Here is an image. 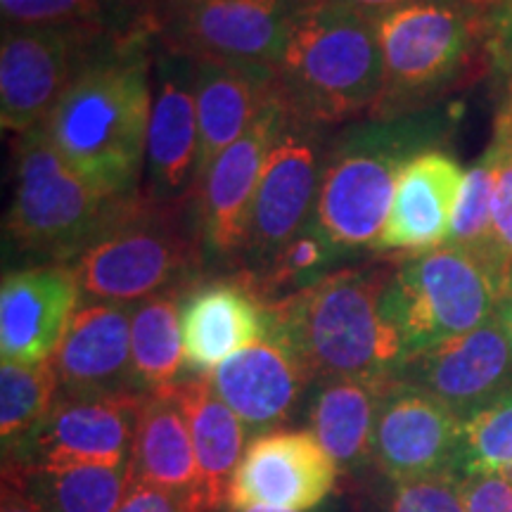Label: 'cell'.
<instances>
[{
  "instance_id": "6da1fadb",
  "label": "cell",
  "mask_w": 512,
  "mask_h": 512,
  "mask_svg": "<svg viewBox=\"0 0 512 512\" xmlns=\"http://www.w3.org/2000/svg\"><path fill=\"white\" fill-rule=\"evenodd\" d=\"M155 50L150 31L110 36L43 124L64 162L112 200L143 188Z\"/></svg>"
},
{
  "instance_id": "7a4b0ae2",
  "label": "cell",
  "mask_w": 512,
  "mask_h": 512,
  "mask_svg": "<svg viewBox=\"0 0 512 512\" xmlns=\"http://www.w3.org/2000/svg\"><path fill=\"white\" fill-rule=\"evenodd\" d=\"M401 254L344 264L306 290L268 306V325L297 351L313 382L396 377L406 347L389 306Z\"/></svg>"
},
{
  "instance_id": "3957f363",
  "label": "cell",
  "mask_w": 512,
  "mask_h": 512,
  "mask_svg": "<svg viewBox=\"0 0 512 512\" xmlns=\"http://www.w3.org/2000/svg\"><path fill=\"white\" fill-rule=\"evenodd\" d=\"M382 88L373 19L330 0H302L278 64L287 114L330 133L373 117Z\"/></svg>"
},
{
  "instance_id": "277c9868",
  "label": "cell",
  "mask_w": 512,
  "mask_h": 512,
  "mask_svg": "<svg viewBox=\"0 0 512 512\" xmlns=\"http://www.w3.org/2000/svg\"><path fill=\"white\" fill-rule=\"evenodd\" d=\"M69 268L81 297L102 304L131 306L200 283L207 254L195 197L162 202L143 188L124 197Z\"/></svg>"
},
{
  "instance_id": "5b68a950",
  "label": "cell",
  "mask_w": 512,
  "mask_h": 512,
  "mask_svg": "<svg viewBox=\"0 0 512 512\" xmlns=\"http://www.w3.org/2000/svg\"><path fill=\"white\" fill-rule=\"evenodd\" d=\"M491 8L472 0H418L375 17L384 88L370 119L434 110L494 64Z\"/></svg>"
},
{
  "instance_id": "8992f818",
  "label": "cell",
  "mask_w": 512,
  "mask_h": 512,
  "mask_svg": "<svg viewBox=\"0 0 512 512\" xmlns=\"http://www.w3.org/2000/svg\"><path fill=\"white\" fill-rule=\"evenodd\" d=\"M448 126L437 110L363 119L328 140L313 221L344 252H373L403 166L432 150Z\"/></svg>"
},
{
  "instance_id": "52a82bcc",
  "label": "cell",
  "mask_w": 512,
  "mask_h": 512,
  "mask_svg": "<svg viewBox=\"0 0 512 512\" xmlns=\"http://www.w3.org/2000/svg\"><path fill=\"white\" fill-rule=\"evenodd\" d=\"M119 200L93 190L64 162L46 128L36 126L15 145V192L5 216V240L38 264L69 266Z\"/></svg>"
},
{
  "instance_id": "ba28073f",
  "label": "cell",
  "mask_w": 512,
  "mask_h": 512,
  "mask_svg": "<svg viewBox=\"0 0 512 512\" xmlns=\"http://www.w3.org/2000/svg\"><path fill=\"white\" fill-rule=\"evenodd\" d=\"M508 294V287L482 261L453 245L399 256L389 306L406 361L484 325Z\"/></svg>"
},
{
  "instance_id": "9c48e42d",
  "label": "cell",
  "mask_w": 512,
  "mask_h": 512,
  "mask_svg": "<svg viewBox=\"0 0 512 512\" xmlns=\"http://www.w3.org/2000/svg\"><path fill=\"white\" fill-rule=\"evenodd\" d=\"M302 0H152L159 46L278 72Z\"/></svg>"
},
{
  "instance_id": "30bf717a",
  "label": "cell",
  "mask_w": 512,
  "mask_h": 512,
  "mask_svg": "<svg viewBox=\"0 0 512 512\" xmlns=\"http://www.w3.org/2000/svg\"><path fill=\"white\" fill-rule=\"evenodd\" d=\"M112 34L83 24H3L0 121L22 133L46 124L102 43Z\"/></svg>"
},
{
  "instance_id": "8fae6325",
  "label": "cell",
  "mask_w": 512,
  "mask_h": 512,
  "mask_svg": "<svg viewBox=\"0 0 512 512\" xmlns=\"http://www.w3.org/2000/svg\"><path fill=\"white\" fill-rule=\"evenodd\" d=\"M287 112V110H285ZM330 133L285 114L249 216L238 275L261 271L313 219Z\"/></svg>"
},
{
  "instance_id": "7c38bea8",
  "label": "cell",
  "mask_w": 512,
  "mask_h": 512,
  "mask_svg": "<svg viewBox=\"0 0 512 512\" xmlns=\"http://www.w3.org/2000/svg\"><path fill=\"white\" fill-rule=\"evenodd\" d=\"M285 114L278 93L245 136L235 140L209 166L195 192L207 268H214V275L238 271L256 188L264 174L268 152L285 124Z\"/></svg>"
},
{
  "instance_id": "4fadbf2b",
  "label": "cell",
  "mask_w": 512,
  "mask_h": 512,
  "mask_svg": "<svg viewBox=\"0 0 512 512\" xmlns=\"http://www.w3.org/2000/svg\"><path fill=\"white\" fill-rule=\"evenodd\" d=\"M337 465L311 430L256 434L242 453L228 486L226 508L311 512L337 484Z\"/></svg>"
},
{
  "instance_id": "5bb4252c",
  "label": "cell",
  "mask_w": 512,
  "mask_h": 512,
  "mask_svg": "<svg viewBox=\"0 0 512 512\" xmlns=\"http://www.w3.org/2000/svg\"><path fill=\"white\" fill-rule=\"evenodd\" d=\"M143 392H83L55 399L17 460L27 467L131 465Z\"/></svg>"
},
{
  "instance_id": "9a60e30c",
  "label": "cell",
  "mask_w": 512,
  "mask_h": 512,
  "mask_svg": "<svg viewBox=\"0 0 512 512\" xmlns=\"http://www.w3.org/2000/svg\"><path fill=\"white\" fill-rule=\"evenodd\" d=\"M152 88L143 192L162 202L195 197L200 150L195 60L157 43Z\"/></svg>"
},
{
  "instance_id": "2e32d148",
  "label": "cell",
  "mask_w": 512,
  "mask_h": 512,
  "mask_svg": "<svg viewBox=\"0 0 512 512\" xmlns=\"http://www.w3.org/2000/svg\"><path fill=\"white\" fill-rule=\"evenodd\" d=\"M463 418L430 392L394 380L377 415L373 463L392 482L453 472Z\"/></svg>"
},
{
  "instance_id": "e0dca14e",
  "label": "cell",
  "mask_w": 512,
  "mask_h": 512,
  "mask_svg": "<svg viewBox=\"0 0 512 512\" xmlns=\"http://www.w3.org/2000/svg\"><path fill=\"white\" fill-rule=\"evenodd\" d=\"M396 380L430 392L458 418H470L512 387V347L501 320L494 316L467 335L408 358Z\"/></svg>"
},
{
  "instance_id": "ac0fdd59",
  "label": "cell",
  "mask_w": 512,
  "mask_h": 512,
  "mask_svg": "<svg viewBox=\"0 0 512 512\" xmlns=\"http://www.w3.org/2000/svg\"><path fill=\"white\" fill-rule=\"evenodd\" d=\"M79 285L64 264H34L3 275L0 354L12 363H46L55 356L79 309Z\"/></svg>"
},
{
  "instance_id": "d6986e66",
  "label": "cell",
  "mask_w": 512,
  "mask_h": 512,
  "mask_svg": "<svg viewBox=\"0 0 512 512\" xmlns=\"http://www.w3.org/2000/svg\"><path fill=\"white\" fill-rule=\"evenodd\" d=\"M467 171L446 150L432 147L403 166L387 221L373 254H425L444 247Z\"/></svg>"
},
{
  "instance_id": "ffe728a7",
  "label": "cell",
  "mask_w": 512,
  "mask_h": 512,
  "mask_svg": "<svg viewBox=\"0 0 512 512\" xmlns=\"http://www.w3.org/2000/svg\"><path fill=\"white\" fill-rule=\"evenodd\" d=\"M209 380L249 434L275 430L313 384L302 358L271 325L261 342L223 361Z\"/></svg>"
},
{
  "instance_id": "44dd1931",
  "label": "cell",
  "mask_w": 512,
  "mask_h": 512,
  "mask_svg": "<svg viewBox=\"0 0 512 512\" xmlns=\"http://www.w3.org/2000/svg\"><path fill=\"white\" fill-rule=\"evenodd\" d=\"M181 332L185 366L209 375L268 335V306L238 275H209L185 292Z\"/></svg>"
},
{
  "instance_id": "7402d4cb",
  "label": "cell",
  "mask_w": 512,
  "mask_h": 512,
  "mask_svg": "<svg viewBox=\"0 0 512 512\" xmlns=\"http://www.w3.org/2000/svg\"><path fill=\"white\" fill-rule=\"evenodd\" d=\"M131 306L81 304L50 358L64 394L138 392L131 358Z\"/></svg>"
},
{
  "instance_id": "603a6c76",
  "label": "cell",
  "mask_w": 512,
  "mask_h": 512,
  "mask_svg": "<svg viewBox=\"0 0 512 512\" xmlns=\"http://www.w3.org/2000/svg\"><path fill=\"white\" fill-rule=\"evenodd\" d=\"M278 95V72L216 60H195V100L200 150L195 192L209 166L252 128Z\"/></svg>"
},
{
  "instance_id": "cb8c5ba5",
  "label": "cell",
  "mask_w": 512,
  "mask_h": 512,
  "mask_svg": "<svg viewBox=\"0 0 512 512\" xmlns=\"http://www.w3.org/2000/svg\"><path fill=\"white\" fill-rule=\"evenodd\" d=\"M394 380L396 377H332L313 382L311 432L335 460L339 472H351L373 460L377 415Z\"/></svg>"
},
{
  "instance_id": "d4e9b609",
  "label": "cell",
  "mask_w": 512,
  "mask_h": 512,
  "mask_svg": "<svg viewBox=\"0 0 512 512\" xmlns=\"http://www.w3.org/2000/svg\"><path fill=\"white\" fill-rule=\"evenodd\" d=\"M181 403L197 467H200V491L209 512H221L228 501V486L242 453L247 448V427L228 403L216 394L209 375L183 377L174 384Z\"/></svg>"
},
{
  "instance_id": "484cf974",
  "label": "cell",
  "mask_w": 512,
  "mask_h": 512,
  "mask_svg": "<svg viewBox=\"0 0 512 512\" xmlns=\"http://www.w3.org/2000/svg\"><path fill=\"white\" fill-rule=\"evenodd\" d=\"M131 472L133 479L143 484L200 489L195 446L174 387L143 396L131 451Z\"/></svg>"
},
{
  "instance_id": "4316f807",
  "label": "cell",
  "mask_w": 512,
  "mask_h": 512,
  "mask_svg": "<svg viewBox=\"0 0 512 512\" xmlns=\"http://www.w3.org/2000/svg\"><path fill=\"white\" fill-rule=\"evenodd\" d=\"M192 285L171 287L131 311L133 382L138 392H157L183 380L185 351L181 332V304Z\"/></svg>"
},
{
  "instance_id": "83f0119b",
  "label": "cell",
  "mask_w": 512,
  "mask_h": 512,
  "mask_svg": "<svg viewBox=\"0 0 512 512\" xmlns=\"http://www.w3.org/2000/svg\"><path fill=\"white\" fill-rule=\"evenodd\" d=\"M12 465L46 512H117L136 484L131 465Z\"/></svg>"
},
{
  "instance_id": "f1b7e54d",
  "label": "cell",
  "mask_w": 512,
  "mask_h": 512,
  "mask_svg": "<svg viewBox=\"0 0 512 512\" xmlns=\"http://www.w3.org/2000/svg\"><path fill=\"white\" fill-rule=\"evenodd\" d=\"M349 256L311 219L261 271L254 275H233L245 280L261 302L273 304L318 283L320 278L344 266V259Z\"/></svg>"
},
{
  "instance_id": "f546056e",
  "label": "cell",
  "mask_w": 512,
  "mask_h": 512,
  "mask_svg": "<svg viewBox=\"0 0 512 512\" xmlns=\"http://www.w3.org/2000/svg\"><path fill=\"white\" fill-rule=\"evenodd\" d=\"M60 384L53 363H12L0 366V441L3 456L17 460L48 413L53 411Z\"/></svg>"
},
{
  "instance_id": "4dcf8cb0",
  "label": "cell",
  "mask_w": 512,
  "mask_h": 512,
  "mask_svg": "<svg viewBox=\"0 0 512 512\" xmlns=\"http://www.w3.org/2000/svg\"><path fill=\"white\" fill-rule=\"evenodd\" d=\"M446 245H453L475 256L508 287V271L503 268L496 252L494 174H491V162L486 152H482L477 162H472L470 169H467L456 219H453L451 238H448Z\"/></svg>"
},
{
  "instance_id": "1f68e13d",
  "label": "cell",
  "mask_w": 512,
  "mask_h": 512,
  "mask_svg": "<svg viewBox=\"0 0 512 512\" xmlns=\"http://www.w3.org/2000/svg\"><path fill=\"white\" fill-rule=\"evenodd\" d=\"M453 472H512V387L463 420Z\"/></svg>"
},
{
  "instance_id": "d6a6232c",
  "label": "cell",
  "mask_w": 512,
  "mask_h": 512,
  "mask_svg": "<svg viewBox=\"0 0 512 512\" xmlns=\"http://www.w3.org/2000/svg\"><path fill=\"white\" fill-rule=\"evenodd\" d=\"M486 157L494 174V233L496 252L505 271L512 268V69L505 79L501 100H498L494 133L486 147Z\"/></svg>"
},
{
  "instance_id": "836d02e7",
  "label": "cell",
  "mask_w": 512,
  "mask_h": 512,
  "mask_svg": "<svg viewBox=\"0 0 512 512\" xmlns=\"http://www.w3.org/2000/svg\"><path fill=\"white\" fill-rule=\"evenodd\" d=\"M387 512H467L456 472L396 482Z\"/></svg>"
},
{
  "instance_id": "e575fe53",
  "label": "cell",
  "mask_w": 512,
  "mask_h": 512,
  "mask_svg": "<svg viewBox=\"0 0 512 512\" xmlns=\"http://www.w3.org/2000/svg\"><path fill=\"white\" fill-rule=\"evenodd\" d=\"M117 512H209L200 489H166L136 482Z\"/></svg>"
},
{
  "instance_id": "d590c367",
  "label": "cell",
  "mask_w": 512,
  "mask_h": 512,
  "mask_svg": "<svg viewBox=\"0 0 512 512\" xmlns=\"http://www.w3.org/2000/svg\"><path fill=\"white\" fill-rule=\"evenodd\" d=\"M467 512H512V472L458 475Z\"/></svg>"
},
{
  "instance_id": "8d00e7d4",
  "label": "cell",
  "mask_w": 512,
  "mask_h": 512,
  "mask_svg": "<svg viewBox=\"0 0 512 512\" xmlns=\"http://www.w3.org/2000/svg\"><path fill=\"white\" fill-rule=\"evenodd\" d=\"M491 17V53L494 62L512 67V0H496Z\"/></svg>"
},
{
  "instance_id": "74e56055",
  "label": "cell",
  "mask_w": 512,
  "mask_h": 512,
  "mask_svg": "<svg viewBox=\"0 0 512 512\" xmlns=\"http://www.w3.org/2000/svg\"><path fill=\"white\" fill-rule=\"evenodd\" d=\"M0 512H46L41 503L29 494L19 477L17 467L5 463L3 467V494H0Z\"/></svg>"
},
{
  "instance_id": "f35d334b",
  "label": "cell",
  "mask_w": 512,
  "mask_h": 512,
  "mask_svg": "<svg viewBox=\"0 0 512 512\" xmlns=\"http://www.w3.org/2000/svg\"><path fill=\"white\" fill-rule=\"evenodd\" d=\"M330 3L344 5V8L361 12V15L375 19V17L384 15V12L396 10V8H401V5H408V3H418V0H330ZM472 3L486 5V8H494L496 0H472Z\"/></svg>"
},
{
  "instance_id": "ab89813d",
  "label": "cell",
  "mask_w": 512,
  "mask_h": 512,
  "mask_svg": "<svg viewBox=\"0 0 512 512\" xmlns=\"http://www.w3.org/2000/svg\"><path fill=\"white\" fill-rule=\"evenodd\" d=\"M496 316H498V320H501L505 335H508V342H510V347H512V294H508V297L503 299L501 306H498Z\"/></svg>"
},
{
  "instance_id": "60d3db41",
  "label": "cell",
  "mask_w": 512,
  "mask_h": 512,
  "mask_svg": "<svg viewBox=\"0 0 512 512\" xmlns=\"http://www.w3.org/2000/svg\"><path fill=\"white\" fill-rule=\"evenodd\" d=\"M328 508H323V510H316V512H325ZM221 512H268V510H233V508H223Z\"/></svg>"
},
{
  "instance_id": "b9f144b4",
  "label": "cell",
  "mask_w": 512,
  "mask_h": 512,
  "mask_svg": "<svg viewBox=\"0 0 512 512\" xmlns=\"http://www.w3.org/2000/svg\"><path fill=\"white\" fill-rule=\"evenodd\" d=\"M508 287H510V294H512V268H510V283H508Z\"/></svg>"
},
{
  "instance_id": "7bdbcfd3",
  "label": "cell",
  "mask_w": 512,
  "mask_h": 512,
  "mask_svg": "<svg viewBox=\"0 0 512 512\" xmlns=\"http://www.w3.org/2000/svg\"><path fill=\"white\" fill-rule=\"evenodd\" d=\"M510 69H512V67H510Z\"/></svg>"
}]
</instances>
